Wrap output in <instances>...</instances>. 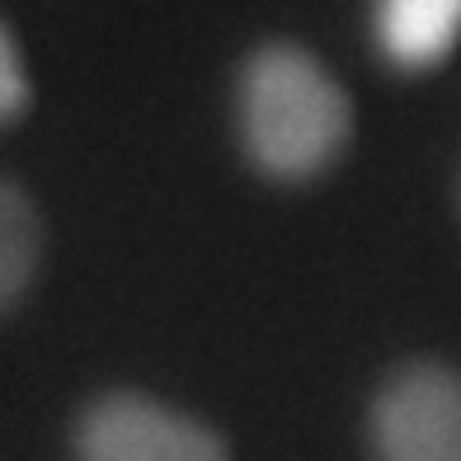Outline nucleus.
Masks as SVG:
<instances>
[{
    "mask_svg": "<svg viewBox=\"0 0 461 461\" xmlns=\"http://www.w3.org/2000/svg\"><path fill=\"white\" fill-rule=\"evenodd\" d=\"M236 128L255 170L283 184H302L344 156L353 104L311 52L268 43L240 67Z\"/></svg>",
    "mask_w": 461,
    "mask_h": 461,
    "instance_id": "obj_1",
    "label": "nucleus"
},
{
    "mask_svg": "<svg viewBox=\"0 0 461 461\" xmlns=\"http://www.w3.org/2000/svg\"><path fill=\"white\" fill-rule=\"evenodd\" d=\"M80 461H230L226 443L194 414L170 410L137 391H113L80 414Z\"/></svg>",
    "mask_w": 461,
    "mask_h": 461,
    "instance_id": "obj_2",
    "label": "nucleus"
},
{
    "mask_svg": "<svg viewBox=\"0 0 461 461\" xmlns=\"http://www.w3.org/2000/svg\"><path fill=\"white\" fill-rule=\"evenodd\" d=\"M376 461H461V372L410 363L372 405Z\"/></svg>",
    "mask_w": 461,
    "mask_h": 461,
    "instance_id": "obj_3",
    "label": "nucleus"
},
{
    "mask_svg": "<svg viewBox=\"0 0 461 461\" xmlns=\"http://www.w3.org/2000/svg\"><path fill=\"white\" fill-rule=\"evenodd\" d=\"M24 109H29V71H24L14 33L0 24V128L19 122Z\"/></svg>",
    "mask_w": 461,
    "mask_h": 461,
    "instance_id": "obj_6",
    "label": "nucleus"
},
{
    "mask_svg": "<svg viewBox=\"0 0 461 461\" xmlns=\"http://www.w3.org/2000/svg\"><path fill=\"white\" fill-rule=\"evenodd\" d=\"M461 38V0H372V43L395 71L438 67Z\"/></svg>",
    "mask_w": 461,
    "mask_h": 461,
    "instance_id": "obj_4",
    "label": "nucleus"
},
{
    "mask_svg": "<svg viewBox=\"0 0 461 461\" xmlns=\"http://www.w3.org/2000/svg\"><path fill=\"white\" fill-rule=\"evenodd\" d=\"M43 259V221L33 198L0 175V311H10L38 278Z\"/></svg>",
    "mask_w": 461,
    "mask_h": 461,
    "instance_id": "obj_5",
    "label": "nucleus"
}]
</instances>
